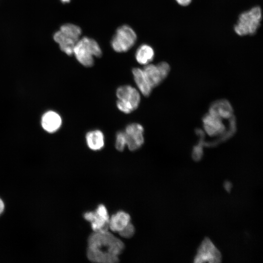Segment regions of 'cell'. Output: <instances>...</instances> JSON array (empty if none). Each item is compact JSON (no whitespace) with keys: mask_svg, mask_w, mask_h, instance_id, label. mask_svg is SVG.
I'll use <instances>...</instances> for the list:
<instances>
[{"mask_svg":"<svg viewBox=\"0 0 263 263\" xmlns=\"http://www.w3.org/2000/svg\"><path fill=\"white\" fill-rule=\"evenodd\" d=\"M124 248L122 241L108 230L94 231L88 239L87 256L93 262L114 263Z\"/></svg>","mask_w":263,"mask_h":263,"instance_id":"cell-1","label":"cell"},{"mask_svg":"<svg viewBox=\"0 0 263 263\" xmlns=\"http://www.w3.org/2000/svg\"><path fill=\"white\" fill-rule=\"evenodd\" d=\"M262 19L261 7L254 6L239 15L237 22L234 26V30L240 36L254 35L260 27Z\"/></svg>","mask_w":263,"mask_h":263,"instance_id":"cell-2","label":"cell"},{"mask_svg":"<svg viewBox=\"0 0 263 263\" xmlns=\"http://www.w3.org/2000/svg\"><path fill=\"white\" fill-rule=\"evenodd\" d=\"M73 54L81 64L86 67H90L94 64V57L101 56L102 52L96 41L85 37L79 38L77 41Z\"/></svg>","mask_w":263,"mask_h":263,"instance_id":"cell-3","label":"cell"},{"mask_svg":"<svg viewBox=\"0 0 263 263\" xmlns=\"http://www.w3.org/2000/svg\"><path fill=\"white\" fill-rule=\"evenodd\" d=\"M118 98L116 106L119 111L128 114L136 110L141 100L139 92L130 85L119 87L116 91Z\"/></svg>","mask_w":263,"mask_h":263,"instance_id":"cell-4","label":"cell"},{"mask_svg":"<svg viewBox=\"0 0 263 263\" xmlns=\"http://www.w3.org/2000/svg\"><path fill=\"white\" fill-rule=\"evenodd\" d=\"M136 39L135 31L130 26L123 25L116 30L112 39L111 46L117 53L126 52L134 45Z\"/></svg>","mask_w":263,"mask_h":263,"instance_id":"cell-5","label":"cell"},{"mask_svg":"<svg viewBox=\"0 0 263 263\" xmlns=\"http://www.w3.org/2000/svg\"><path fill=\"white\" fill-rule=\"evenodd\" d=\"M220 251L208 238H205L199 246L194 258V263H220Z\"/></svg>","mask_w":263,"mask_h":263,"instance_id":"cell-6","label":"cell"},{"mask_svg":"<svg viewBox=\"0 0 263 263\" xmlns=\"http://www.w3.org/2000/svg\"><path fill=\"white\" fill-rule=\"evenodd\" d=\"M83 216L91 223L93 231L108 230L110 217L104 205H98L94 211L87 212Z\"/></svg>","mask_w":263,"mask_h":263,"instance_id":"cell-7","label":"cell"},{"mask_svg":"<svg viewBox=\"0 0 263 263\" xmlns=\"http://www.w3.org/2000/svg\"><path fill=\"white\" fill-rule=\"evenodd\" d=\"M127 146L131 151L139 149L144 142V128L140 124L133 123L128 125L125 130Z\"/></svg>","mask_w":263,"mask_h":263,"instance_id":"cell-8","label":"cell"},{"mask_svg":"<svg viewBox=\"0 0 263 263\" xmlns=\"http://www.w3.org/2000/svg\"><path fill=\"white\" fill-rule=\"evenodd\" d=\"M222 119L209 113L205 115L203 123L206 132L210 136H214L224 132L225 128Z\"/></svg>","mask_w":263,"mask_h":263,"instance_id":"cell-9","label":"cell"},{"mask_svg":"<svg viewBox=\"0 0 263 263\" xmlns=\"http://www.w3.org/2000/svg\"><path fill=\"white\" fill-rule=\"evenodd\" d=\"M131 222V216L127 212L119 211L110 217L109 228L119 232Z\"/></svg>","mask_w":263,"mask_h":263,"instance_id":"cell-10","label":"cell"},{"mask_svg":"<svg viewBox=\"0 0 263 263\" xmlns=\"http://www.w3.org/2000/svg\"><path fill=\"white\" fill-rule=\"evenodd\" d=\"M61 123L62 120L60 115L53 111L47 112L42 117V126L45 131L49 132H54L58 130Z\"/></svg>","mask_w":263,"mask_h":263,"instance_id":"cell-11","label":"cell"},{"mask_svg":"<svg viewBox=\"0 0 263 263\" xmlns=\"http://www.w3.org/2000/svg\"><path fill=\"white\" fill-rule=\"evenodd\" d=\"M232 112L230 104L225 100L216 101L212 104L209 111V113L223 119L229 118L232 115Z\"/></svg>","mask_w":263,"mask_h":263,"instance_id":"cell-12","label":"cell"},{"mask_svg":"<svg viewBox=\"0 0 263 263\" xmlns=\"http://www.w3.org/2000/svg\"><path fill=\"white\" fill-rule=\"evenodd\" d=\"M134 80L140 92L145 96L150 94L152 88L149 84L143 69L134 68L132 70Z\"/></svg>","mask_w":263,"mask_h":263,"instance_id":"cell-13","label":"cell"},{"mask_svg":"<svg viewBox=\"0 0 263 263\" xmlns=\"http://www.w3.org/2000/svg\"><path fill=\"white\" fill-rule=\"evenodd\" d=\"M86 144L90 149L96 151L104 146L105 138L103 132L99 130L88 132L85 136Z\"/></svg>","mask_w":263,"mask_h":263,"instance_id":"cell-14","label":"cell"},{"mask_svg":"<svg viewBox=\"0 0 263 263\" xmlns=\"http://www.w3.org/2000/svg\"><path fill=\"white\" fill-rule=\"evenodd\" d=\"M143 70L152 89L158 86L164 80L156 64H148L145 66Z\"/></svg>","mask_w":263,"mask_h":263,"instance_id":"cell-15","label":"cell"},{"mask_svg":"<svg viewBox=\"0 0 263 263\" xmlns=\"http://www.w3.org/2000/svg\"><path fill=\"white\" fill-rule=\"evenodd\" d=\"M54 38L59 45L60 49L67 55L71 56L73 54L76 41L64 34L60 30L55 34Z\"/></svg>","mask_w":263,"mask_h":263,"instance_id":"cell-16","label":"cell"},{"mask_svg":"<svg viewBox=\"0 0 263 263\" xmlns=\"http://www.w3.org/2000/svg\"><path fill=\"white\" fill-rule=\"evenodd\" d=\"M135 56L138 63L146 65L153 60L154 51L150 45L142 44L136 50Z\"/></svg>","mask_w":263,"mask_h":263,"instance_id":"cell-17","label":"cell"},{"mask_svg":"<svg viewBox=\"0 0 263 263\" xmlns=\"http://www.w3.org/2000/svg\"><path fill=\"white\" fill-rule=\"evenodd\" d=\"M60 31L67 36L77 41L81 34V28L75 24L67 23L61 26Z\"/></svg>","mask_w":263,"mask_h":263,"instance_id":"cell-18","label":"cell"},{"mask_svg":"<svg viewBox=\"0 0 263 263\" xmlns=\"http://www.w3.org/2000/svg\"><path fill=\"white\" fill-rule=\"evenodd\" d=\"M127 146V140L124 132H118L116 135L115 147L117 150L123 151Z\"/></svg>","mask_w":263,"mask_h":263,"instance_id":"cell-19","label":"cell"},{"mask_svg":"<svg viewBox=\"0 0 263 263\" xmlns=\"http://www.w3.org/2000/svg\"><path fill=\"white\" fill-rule=\"evenodd\" d=\"M135 228L133 225L130 222L125 228L118 232L119 235L125 238H130L134 234Z\"/></svg>","mask_w":263,"mask_h":263,"instance_id":"cell-20","label":"cell"},{"mask_svg":"<svg viewBox=\"0 0 263 263\" xmlns=\"http://www.w3.org/2000/svg\"><path fill=\"white\" fill-rule=\"evenodd\" d=\"M164 80L168 75L170 71V66L166 62L162 61L156 64Z\"/></svg>","mask_w":263,"mask_h":263,"instance_id":"cell-21","label":"cell"},{"mask_svg":"<svg viewBox=\"0 0 263 263\" xmlns=\"http://www.w3.org/2000/svg\"><path fill=\"white\" fill-rule=\"evenodd\" d=\"M203 149L201 145L195 147L193 150L192 156V158L196 161H199L203 155Z\"/></svg>","mask_w":263,"mask_h":263,"instance_id":"cell-22","label":"cell"},{"mask_svg":"<svg viewBox=\"0 0 263 263\" xmlns=\"http://www.w3.org/2000/svg\"><path fill=\"white\" fill-rule=\"evenodd\" d=\"M181 6H186L188 5L192 0H175Z\"/></svg>","mask_w":263,"mask_h":263,"instance_id":"cell-23","label":"cell"},{"mask_svg":"<svg viewBox=\"0 0 263 263\" xmlns=\"http://www.w3.org/2000/svg\"><path fill=\"white\" fill-rule=\"evenodd\" d=\"M225 189L227 191L230 192L232 188V184L229 181H225L224 184Z\"/></svg>","mask_w":263,"mask_h":263,"instance_id":"cell-24","label":"cell"},{"mask_svg":"<svg viewBox=\"0 0 263 263\" xmlns=\"http://www.w3.org/2000/svg\"><path fill=\"white\" fill-rule=\"evenodd\" d=\"M4 209V204L1 199L0 198V215L2 214Z\"/></svg>","mask_w":263,"mask_h":263,"instance_id":"cell-25","label":"cell"},{"mask_svg":"<svg viewBox=\"0 0 263 263\" xmlns=\"http://www.w3.org/2000/svg\"><path fill=\"white\" fill-rule=\"evenodd\" d=\"M63 2H68L70 0H61Z\"/></svg>","mask_w":263,"mask_h":263,"instance_id":"cell-26","label":"cell"}]
</instances>
